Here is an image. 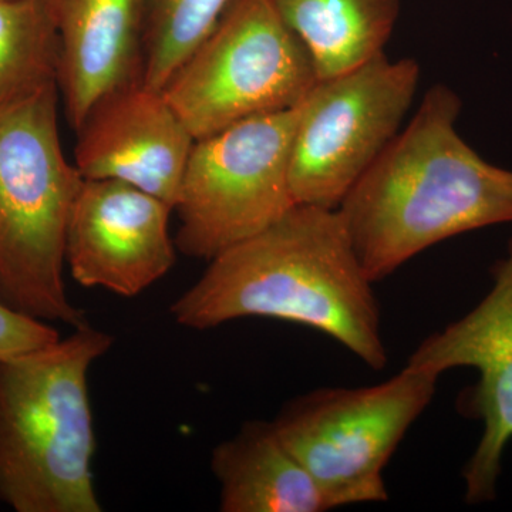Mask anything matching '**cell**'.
Wrapping results in <instances>:
<instances>
[{"label": "cell", "mask_w": 512, "mask_h": 512, "mask_svg": "<svg viewBox=\"0 0 512 512\" xmlns=\"http://www.w3.org/2000/svg\"><path fill=\"white\" fill-rule=\"evenodd\" d=\"M57 35V86L79 130L94 104L143 77V0H46Z\"/></svg>", "instance_id": "12"}, {"label": "cell", "mask_w": 512, "mask_h": 512, "mask_svg": "<svg viewBox=\"0 0 512 512\" xmlns=\"http://www.w3.org/2000/svg\"><path fill=\"white\" fill-rule=\"evenodd\" d=\"M174 208L133 185L84 180L66 234V265L77 284L134 298L175 262Z\"/></svg>", "instance_id": "10"}, {"label": "cell", "mask_w": 512, "mask_h": 512, "mask_svg": "<svg viewBox=\"0 0 512 512\" xmlns=\"http://www.w3.org/2000/svg\"><path fill=\"white\" fill-rule=\"evenodd\" d=\"M305 43L319 79L383 55L400 16V0H271Z\"/></svg>", "instance_id": "14"}, {"label": "cell", "mask_w": 512, "mask_h": 512, "mask_svg": "<svg viewBox=\"0 0 512 512\" xmlns=\"http://www.w3.org/2000/svg\"><path fill=\"white\" fill-rule=\"evenodd\" d=\"M113 342L86 322L0 360V501L13 511H103L89 373Z\"/></svg>", "instance_id": "3"}, {"label": "cell", "mask_w": 512, "mask_h": 512, "mask_svg": "<svg viewBox=\"0 0 512 512\" xmlns=\"http://www.w3.org/2000/svg\"><path fill=\"white\" fill-rule=\"evenodd\" d=\"M224 512H323L332 501L279 439L274 424L249 421L212 450Z\"/></svg>", "instance_id": "13"}, {"label": "cell", "mask_w": 512, "mask_h": 512, "mask_svg": "<svg viewBox=\"0 0 512 512\" xmlns=\"http://www.w3.org/2000/svg\"><path fill=\"white\" fill-rule=\"evenodd\" d=\"M57 82V35L46 0H0V103Z\"/></svg>", "instance_id": "15"}, {"label": "cell", "mask_w": 512, "mask_h": 512, "mask_svg": "<svg viewBox=\"0 0 512 512\" xmlns=\"http://www.w3.org/2000/svg\"><path fill=\"white\" fill-rule=\"evenodd\" d=\"M372 285L339 211L296 204L211 259L170 313L195 330L242 318L285 320L322 332L380 370L389 356Z\"/></svg>", "instance_id": "1"}, {"label": "cell", "mask_w": 512, "mask_h": 512, "mask_svg": "<svg viewBox=\"0 0 512 512\" xmlns=\"http://www.w3.org/2000/svg\"><path fill=\"white\" fill-rule=\"evenodd\" d=\"M420 73L416 60L383 53L319 79L299 104L289 174L296 204L338 210L399 134Z\"/></svg>", "instance_id": "8"}, {"label": "cell", "mask_w": 512, "mask_h": 512, "mask_svg": "<svg viewBox=\"0 0 512 512\" xmlns=\"http://www.w3.org/2000/svg\"><path fill=\"white\" fill-rule=\"evenodd\" d=\"M231 0H143V82L163 90Z\"/></svg>", "instance_id": "16"}, {"label": "cell", "mask_w": 512, "mask_h": 512, "mask_svg": "<svg viewBox=\"0 0 512 512\" xmlns=\"http://www.w3.org/2000/svg\"><path fill=\"white\" fill-rule=\"evenodd\" d=\"M461 100L431 87L338 208L375 284L448 238L512 222V171L488 163L458 134Z\"/></svg>", "instance_id": "2"}, {"label": "cell", "mask_w": 512, "mask_h": 512, "mask_svg": "<svg viewBox=\"0 0 512 512\" xmlns=\"http://www.w3.org/2000/svg\"><path fill=\"white\" fill-rule=\"evenodd\" d=\"M57 82L0 103V301L49 323H86L64 285L84 178L63 154Z\"/></svg>", "instance_id": "4"}, {"label": "cell", "mask_w": 512, "mask_h": 512, "mask_svg": "<svg viewBox=\"0 0 512 512\" xmlns=\"http://www.w3.org/2000/svg\"><path fill=\"white\" fill-rule=\"evenodd\" d=\"M298 116L299 106L195 140L174 208L178 251L210 262L295 207L289 174Z\"/></svg>", "instance_id": "7"}, {"label": "cell", "mask_w": 512, "mask_h": 512, "mask_svg": "<svg viewBox=\"0 0 512 512\" xmlns=\"http://www.w3.org/2000/svg\"><path fill=\"white\" fill-rule=\"evenodd\" d=\"M76 133L84 180L120 181L175 208L195 140L163 92L143 77L124 84L94 104Z\"/></svg>", "instance_id": "11"}, {"label": "cell", "mask_w": 512, "mask_h": 512, "mask_svg": "<svg viewBox=\"0 0 512 512\" xmlns=\"http://www.w3.org/2000/svg\"><path fill=\"white\" fill-rule=\"evenodd\" d=\"M59 338L53 323L16 311L0 301V360L49 345Z\"/></svg>", "instance_id": "17"}, {"label": "cell", "mask_w": 512, "mask_h": 512, "mask_svg": "<svg viewBox=\"0 0 512 512\" xmlns=\"http://www.w3.org/2000/svg\"><path fill=\"white\" fill-rule=\"evenodd\" d=\"M439 377L406 366L376 386L316 390L286 404L272 424L333 507L380 503L389 498L384 467L433 400Z\"/></svg>", "instance_id": "6"}, {"label": "cell", "mask_w": 512, "mask_h": 512, "mask_svg": "<svg viewBox=\"0 0 512 512\" xmlns=\"http://www.w3.org/2000/svg\"><path fill=\"white\" fill-rule=\"evenodd\" d=\"M407 366L437 376L457 367L477 370L470 407L483 421V434L463 476L468 503L493 500L512 441V241L490 292L463 318L424 340Z\"/></svg>", "instance_id": "9"}, {"label": "cell", "mask_w": 512, "mask_h": 512, "mask_svg": "<svg viewBox=\"0 0 512 512\" xmlns=\"http://www.w3.org/2000/svg\"><path fill=\"white\" fill-rule=\"evenodd\" d=\"M319 73L271 0H231L163 92L194 140L241 121L295 109Z\"/></svg>", "instance_id": "5"}]
</instances>
